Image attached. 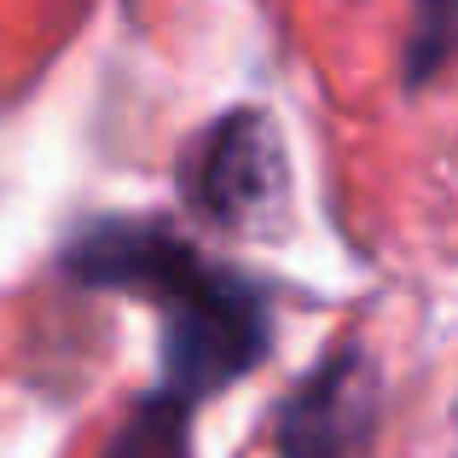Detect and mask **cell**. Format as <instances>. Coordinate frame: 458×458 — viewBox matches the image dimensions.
Returning a JSON list of instances; mask_svg holds the SVG:
<instances>
[{"label":"cell","instance_id":"2","mask_svg":"<svg viewBox=\"0 0 458 458\" xmlns=\"http://www.w3.org/2000/svg\"><path fill=\"white\" fill-rule=\"evenodd\" d=\"M191 198L209 221L256 233L267 226L273 203L284 198V146L279 128L261 111H233L209 128L198 163H191Z\"/></svg>","mask_w":458,"mask_h":458},{"label":"cell","instance_id":"1","mask_svg":"<svg viewBox=\"0 0 458 458\" xmlns=\"http://www.w3.org/2000/svg\"><path fill=\"white\" fill-rule=\"evenodd\" d=\"M70 267L81 284H123L163 308V394L180 406L244 377L267 348L261 296L163 226H93Z\"/></svg>","mask_w":458,"mask_h":458},{"label":"cell","instance_id":"4","mask_svg":"<svg viewBox=\"0 0 458 458\" xmlns=\"http://www.w3.org/2000/svg\"><path fill=\"white\" fill-rule=\"evenodd\" d=\"M186 424H191V406L168 401V394H151L123 424L111 458H186Z\"/></svg>","mask_w":458,"mask_h":458},{"label":"cell","instance_id":"3","mask_svg":"<svg viewBox=\"0 0 458 458\" xmlns=\"http://www.w3.org/2000/svg\"><path fill=\"white\" fill-rule=\"evenodd\" d=\"M377 424V371L360 348H343L291 394L279 424V458H360Z\"/></svg>","mask_w":458,"mask_h":458}]
</instances>
